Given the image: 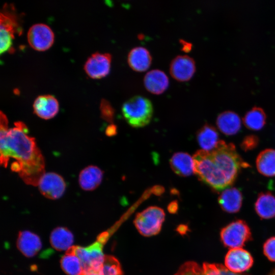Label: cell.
Here are the masks:
<instances>
[{
    "instance_id": "obj_1",
    "label": "cell",
    "mask_w": 275,
    "mask_h": 275,
    "mask_svg": "<svg viewBox=\"0 0 275 275\" xmlns=\"http://www.w3.org/2000/svg\"><path fill=\"white\" fill-rule=\"evenodd\" d=\"M0 161L7 167L9 158L16 160L11 164L12 171L17 172L25 183L37 186L45 173V161L35 139L29 134L27 126L16 122L9 129L6 115L0 114Z\"/></svg>"
},
{
    "instance_id": "obj_2",
    "label": "cell",
    "mask_w": 275,
    "mask_h": 275,
    "mask_svg": "<svg viewBox=\"0 0 275 275\" xmlns=\"http://www.w3.org/2000/svg\"><path fill=\"white\" fill-rule=\"evenodd\" d=\"M194 173L204 183L219 191L232 185L242 168L249 167L232 143L220 141L211 151H197L193 156Z\"/></svg>"
},
{
    "instance_id": "obj_3",
    "label": "cell",
    "mask_w": 275,
    "mask_h": 275,
    "mask_svg": "<svg viewBox=\"0 0 275 275\" xmlns=\"http://www.w3.org/2000/svg\"><path fill=\"white\" fill-rule=\"evenodd\" d=\"M110 235L109 231L100 234L97 239L88 246H72L69 250L79 259L83 271L98 270L102 267L105 255L103 249Z\"/></svg>"
},
{
    "instance_id": "obj_4",
    "label": "cell",
    "mask_w": 275,
    "mask_h": 275,
    "mask_svg": "<svg viewBox=\"0 0 275 275\" xmlns=\"http://www.w3.org/2000/svg\"><path fill=\"white\" fill-rule=\"evenodd\" d=\"M122 112L131 126L139 128L149 123L153 115V108L149 99L143 96L135 95L123 104Z\"/></svg>"
},
{
    "instance_id": "obj_5",
    "label": "cell",
    "mask_w": 275,
    "mask_h": 275,
    "mask_svg": "<svg viewBox=\"0 0 275 275\" xmlns=\"http://www.w3.org/2000/svg\"><path fill=\"white\" fill-rule=\"evenodd\" d=\"M164 217L165 214L161 208L151 206L138 213L134 222L140 233L144 236H151L160 231Z\"/></svg>"
},
{
    "instance_id": "obj_6",
    "label": "cell",
    "mask_w": 275,
    "mask_h": 275,
    "mask_svg": "<svg viewBox=\"0 0 275 275\" xmlns=\"http://www.w3.org/2000/svg\"><path fill=\"white\" fill-rule=\"evenodd\" d=\"M220 235L224 245L230 249L241 248L252 239L250 228L242 220L233 222L223 228Z\"/></svg>"
},
{
    "instance_id": "obj_7",
    "label": "cell",
    "mask_w": 275,
    "mask_h": 275,
    "mask_svg": "<svg viewBox=\"0 0 275 275\" xmlns=\"http://www.w3.org/2000/svg\"><path fill=\"white\" fill-rule=\"evenodd\" d=\"M174 275H248L236 273L222 264L204 263L202 265L189 261L183 264Z\"/></svg>"
},
{
    "instance_id": "obj_8",
    "label": "cell",
    "mask_w": 275,
    "mask_h": 275,
    "mask_svg": "<svg viewBox=\"0 0 275 275\" xmlns=\"http://www.w3.org/2000/svg\"><path fill=\"white\" fill-rule=\"evenodd\" d=\"M37 186L41 194L51 200L60 198L66 189L64 178L54 172L45 173L40 179Z\"/></svg>"
},
{
    "instance_id": "obj_9",
    "label": "cell",
    "mask_w": 275,
    "mask_h": 275,
    "mask_svg": "<svg viewBox=\"0 0 275 275\" xmlns=\"http://www.w3.org/2000/svg\"><path fill=\"white\" fill-rule=\"evenodd\" d=\"M28 41L34 49L43 51L48 49L54 41V34L46 24L36 23L32 25L27 33Z\"/></svg>"
},
{
    "instance_id": "obj_10",
    "label": "cell",
    "mask_w": 275,
    "mask_h": 275,
    "mask_svg": "<svg viewBox=\"0 0 275 275\" xmlns=\"http://www.w3.org/2000/svg\"><path fill=\"white\" fill-rule=\"evenodd\" d=\"M111 61V54L95 52L87 60L84 70L88 76L92 78L105 77L109 72Z\"/></svg>"
},
{
    "instance_id": "obj_11",
    "label": "cell",
    "mask_w": 275,
    "mask_h": 275,
    "mask_svg": "<svg viewBox=\"0 0 275 275\" xmlns=\"http://www.w3.org/2000/svg\"><path fill=\"white\" fill-rule=\"evenodd\" d=\"M253 258L250 253L241 248L230 249L225 258V266L231 271L241 273L253 265Z\"/></svg>"
},
{
    "instance_id": "obj_12",
    "label": "cell",
    "mask_w": 275,
    "mask_h": 275,
    "mask_svg": "<svg viewBox=\"0 0 275 275\" xmlns=\"http://www.w3.org/2000/svg\"><path fill=\"white\" fill-rule=\"evenodd\" d=\"M196 71L194 60L187 55H178L175 57L170 65L171 76L179 81L189 80Z\"/></svg>"
},
{
    "instance_id": "obj_13",
    "label": "cell",
    "mask_w": 275,
    "mask_h": 275,
    "mask_svg": "<svg viewBox=\"0 0 275 275\" xmlns=\"http://www.w3.org/2000/svg\"><path fill=\"white\" fill-rule=\"evenodd\" d=\"M34 113L39 118L48 120L53 118L58 113L59 104L57 99L51 95L38 96L33 105Z\"/></svg>"
},
{
    "instance_id": "obj_14",
    "label": "cell",
    "mask_w": 275,
    "mask_h": 275,
    "mask_svg": "<svg viewBox=\"0 0 275 275\" xmlns=\"http://www.w3.org/2000/svg\"><path fill=\"white\" fill-rule=\"evenodd\" d=\"M16 244L20 252L27 257L35 256L42 246L39 237L29 231H23L19 233Z\"/></svg>"
},
{
    "instance_id": "obj_15",
    "label": "cell",
    "mask_w": 275,
    "mask_h": 275,
    "mask_svg": "<svg viewBox=\"0 0 275 275\" xmlns=\"http://www.w3.org/2000/svg\"><path fill=\"white\" fill-rule=\"evenodd\" d=\"M144 84L149 92L154 94H160L168 88L169 79L162 70L153 69L145 74Z\"/></svg>"
},
{
    "instance_id": "obj_16",
    "label": "cell",
    "mask_w": 275,
    "mask_h": 275,
    "mask_svg": "<svg viewBox=\"0 0 275 275\" xmlns=\"http://www.w3.org/2000/svg\"><path fill=\"white\" fill-rule=\"evenodd\" d=\"M103 176V171L95 166H89L83 169L78 177L80 187L86 191H92L101 184Z\"/></svg>"
},
{
    "instance_id": "obj_17",
    "label": "cell",
    "mask_w": 275,
    "mask_h": 275,
    "mask_svg": "<svg viewBox=\"0 0 275 275\" xmlns=\"http://www.w3.org/2000/svg\"><path fill=\"white\" fill-rule=\"evenodd\" d=\"M127 62L133 70L142 72L149 68L152 62V57L147 48L143 46H136L129 52Z\"/></svg>"
},
{
    "instance_id": "obj_18",
    "label": "cell",
    "mask_w": 275,
    "mask_h": 275,
    "mask_svg": "<svg viewBox=\"0 0 275 275\" xmlns=\"http://www.w3.org/2000/svg\"><path fill=\"white\" fill-rule=\"evenodd\" d=\"M172 170L178 175L187 177L194 173L193 157L186 152L174 153L170 160Z\"/></svg>"
},
{
    "instance_id": "obj_19",
    "label": "cell",
    "mask_w": 275,
    "mask_h": 275,
    "mask_svg": "<svg viewBox=\"0 0 275 275\" xmlns=\"http://www.w3.org/2000/svg\"><path fill=\"white\" fill-rule=\"evenodd\" d=\"M222 209L229 213L238 212L241 206L242 197L241 192L236 188H226L218 199Z\"/></svg>"
},
{
    "instance_id": "obj_20",
    "label": "cell",
    "mask_w": 275,
    "mask_h": 275,
    "mask_svg": "<svg viewBox=\"0 0 275 275\" xmlns=\"http://www.w3.org/2000/svg\"><path fill=\"white\" fill-rule=\"evenodd\" d=\"M216 125L222 133L231 135L236 134L239 131L241 122L239 116L236 113L227 111L218 116Z\"/></svg>"
},
{
    "instance_id": "obj_21",
    "label": "cell",
    "mask_w": 275,
    "mask_h": 275,
    "mask_svg": "<svg viewBox=\"0 0 275 275\" xmlns=\"http://www.w3.org/2000/svg\"><path fill=\"white\" fill-rule=\"evenodd\" d=\"M197 141L202 150L206 151L213 150L220 141L216 129L209 124L204 125L198 132Z\"/></svg>"
},
{
    "instance_id": "obj_22",
    "label": "cell",
    "mask_w": 275,
    "mask_h": 275,
    "mask_svg": "<svg viewBox=\"0 0 275 275\" xmlns=\"http://www.w3.org/2000/svg\"><path fill=\"white\" fill-rule=\"evenodd\" d=\"M257 214L262 218L269 219L275 216V197L269 192L260 194L255 203Z\"/></svg>"
},
{
    "instance_id": "obj_23",
    "label": "cell",
    "mask_w": 275,
    "mask_h": 275,
    "mask_svg": "<svg viewBox=\"0 0 275 275\" xmlns=\"http://www.w3.org/2000/svg\"><path fill=\"white\" fill-rule=\"evenodd\" d=\"M50 242L51 246L58 251H67L73 246V235L66 228L57 227L50 234Z\"/></svg>"
},
{
    "instance_id": "obj_24",
    "label": "cell",
    "mask_w": 275,
    "mask_h": 275,
    "mask_svg": "<svg viewBox=\"0 0 275 275\" xmlns=\"http://www.w3.org/2000/svg\"><path fill=\"white\" fill-rule=\"evenodd\" d=\"M256 167L262 175L275 176V150L267 149L261 152L256 159Z\"/></svg>"
},
{
    "instance_id": "obj_25",
    "label": "cell",
    "mask_w": 275,
    "mask_h": 275,
    "mask_svg": "<svg viewBox=\"0 0 275 275\" xmlns=\"http://www.w3.org/2000/svg\"><path fill=\"white\" fill-rule=\"evenodd\" d=\"M266 119V115L263 109L254 107L245 114L243 118V123L248 128L259 130L264 127Z\"/></svg>"
},
{
    "instance_id": "obj_26",
    "label": "cell",
    "mask_w": 275,
    "mask_h": 275,
    "mask_svg": "<svg viewBox=\"0 0 275 275\" xmlns=\"http://www.w3.org/2000/svg\"><path fill=\"white\" fill-rule=\"evenodd\" d=\"M80 275H122V271L118 260L113 256L106 255L100 269L83 271Z\"/></svg>"
},
{
    "instance_id": "obj_27",
    "label": "cell",
    "mask_w": 275,
    "mask_h": 275,
    "mask_svg": "<svg viewBox=\"0 0 275 275\" xmlns=\"http://www.w3.org/2000/svg\"><path fill=\"white\" fill-rule=\"evenodd\" d=\"M60 262L62 270L68 275H80L83 271L79 259L69 250L66 251Z\"/></svg>"
},
{
    "instance_id": "obj_28",
    "label": "cell",
    "mask_w": 275,
    "mask_h": 275,
    "mask_svg": "<svg viewBox=\"0 0 275 275\" xmlns=\"http://www.w3.org/2000/svg\"><path fill=\"white\" fill-rule=\"evenodd\" d=\"M101 118L107 122L112 123L114 121L115 110L109 101L102 99L100 104Z\"/></svg>"
},
{
    "instance_id": "obj_29",
    "label": "cell",
    "mask_w": 275,
    "mask_h": 275,
    "mask_svg": "<svg viewBox=\"0 0 275 275\" xmlns=\"http://www.w3.org/2000/svg\"><path fill=\"white\" fill-rule=\"evenodd\" d=\"M263 253L268 260L275 262V237H271L265 241Z\"/></svg>"
},
{
    "instance_id": "obj_30",
    "label": "cell",
    "mask_w": 275,
    "mask_h": 275,
    "mask_svg": "<svg viewBox=\"0 0 275 275\" xmlns=\"http://www.w3.org/2000/svg\"><path fill=\"white\" fill-rule=\"evenodd\" d=\"M259 143L257 136L250 135L245 136L241 143V147L244 151L251 150L255 148Z\"/></svg>"
},
{
    "instance_id": "obj_31",
    "label": "cell",
    "mask_w": 275,
    "mask_h": 275,
    "mask_svg": "<svg viewBox=\"0 0 275 275\" xmlns=\"http://www.w3.org/2000/svg\"><path fill=\"white\" fill-rule=\"evenodd\" d=\"M117 130L116 126L111 124L106 129V134L109 136H113L117 134Z\"/></svg>"
},
{
    "instance_id": "obj_32",
    "label": "cell",
    "mask_w": 275,
    "mask_h": 275,
    "mask_svg": "<svg viewBox=\"0 0 275 275\" xmlns=\"http://www.w3.org/2000/svg\"><path fill=\"white\" fill-rule=\"evenodd\" d=\"M182 45H183V49L184 50H186V51H188V50H190L191 48V44H188L187 42H185L184 41H182Z\"/></svg>"
},
{
    "instance_id": "obj_33",
    "label": "cell",
    "mask_w": 275,
    "mask_h": 275,
    "mask_svg": "<svg viewBox=\"0 0 275 275\" xmlns=\"http://www.w3.org/2000/svg\"><path fill=\"white\" fill-rule=\"evenodd\" d=\"M268 275H275V269L272 270L270 273H269Z\"/></svg>"
}]
</instances>
